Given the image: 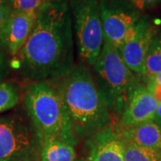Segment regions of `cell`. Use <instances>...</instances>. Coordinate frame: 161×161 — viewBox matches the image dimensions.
Returning <instances> with one entry per match:
<instances>
[{
	"label": "cell",
	"instance_id": "cell-1",
	"mask_svg": "<svg viewBox=\"0 0 161 161\" xmlns=\"http://www.w3.org/2000/svg\"><path fill=\"white\" fill-rule=\"evenodd\" d=\"M20 58L24 74L32 81L58 80L73 70L75 47L66 1H49L39 9Z\"/></svg>",
	"mask_w": 161,
	"mask_h": 161
},
{
	"label": "cell",
	"instance_id": "cell-2",
	"mask_svg": "<svg viewBox=\"0 0 161 161\" xmlns=\"http://www.w3.org/2000/svg\"><path fill=\"white\" fill-rule=\"evenodd\" d=\"M52 82L63 99L78 142L111 125V114L85 66L75 65L67 75Z\"/></svg>",
	"mask_w": 161,
	"mask_h": 161
},
{
	"label": "cell",
	"instance_id": "cell-3",
	"mask_svg": "<svg viewBox=\"0 0 161 161\" xmlns=\"http://www.w3.org/2000/svg\"><path fill=\"white\" fill-rule=\"evenodd\" d=\"M23 101L42 144L58 140L75 146V137L65 106L52 81H32L23 90Z\"/></svg>",
	"mask_w": 161,
	"mask_h": 161
},
{
	"label": "cell",
	"instance_id": "cell-4",
	"mask_svg": "<svg viewBox=\"0 0 161 161\" xmlns=\"http://www.w3.org/2000/svg\"><path fill=\"white\" fill-rule=\"evenodd\" d=\"M92 67L104 104L109 112L121 116L130 92L138 83L135 75L125 64L118 49L107 40Z\"/></svg>",
	"mask_w": 161,
	"mask_h": 161
},
{
	"label": "cell",
	"instance_id": "cell-5",
	"mask_svg": "<svg viewBox=\"0 0 161 161\" xmlns=\"http://www.w3.org/2000/svg\"><path fill=\"white\" fill-rule=\"evenodd\" d=\"M71 6L78 54L82 61L93 66L105 40L98 0H71Z\"/></svg>",
	"mask_w": 161,
	"mask_h": 161
},
{
	"label": "cell",
	"instance_id": "cell-6",
	"mask_svg": "<svg viewBox=\"0 0 161 161\" xmlns=\"http://www.w3.org/2000/svg\"><path fill=\"white\" fill-rule=\"evenodd\" d=\"M40 147L32 124L19 116H0V161H34Z\"/></svg>",
	"mask_w": 161,
	"mask_h": 161
},
{
	"label": "cell",
	"instance_id": "cell-7",
	"mask_svg": "<svg viewBox=\"0 0 161 161\" xmlns=\"http://www.w3.org/2000/svg\"><path fill=\"white\" fill-rule=\"evenodd\" d=\"M104 39L117 49L131 35L140 11L125 0H98Z\"/></svg>",
	"mask_w": 161,
	"mask_h": 161
},
{
	"label": "cell",
	"instance_id": "cell-8",
	"mask_svg": "<svg viewBox=\"0 0 161 161\" xmlns=\"http://www.w3.org/2000/svg\"><path fill=\"white\" fill-rule=\"evenodd\" d=\"M157 33L155 23L150 17L144 15L139 19L131 35L118 48L127 67L140 77L143 76L146 56Z\"/></svg>",
	"mask_w": 161,
	"mask_h": 161
},
{
	"label": "cell",
	"instance_id": "cell-9",
	"mask_svg": "<svg viewBox=\"0 0 161 161\" xmlns=\"http://www.w3.org/2000/svg\"><path fill=\"white\" fill-rule=\"evenodd\" d=\"M158 102L148 88L137 83L132 88L120 116V126L131 127L154 121Z\"/></svg>",
	"mask_w": 161,
	"mask_h": 161
},
{
	"label": "cell",
	"instance_id": "cell-10",
	"mask_svg": "<svg viewBox=\"0 0 161 161\" xmlns=\"http://www.w3.org/2000/svg\"><path fill=\"white\" fill-rule=\"evenodd\" d=\"M89 161H125L123 142L111 125L86 140Z\"/></svg>",
	"mask_w": 161,
	"mask_h": 161
},
{
	"label": "cell",
	"instance_id": "cell-11",
	"mask_svg": "<svg viewBox=\"0 0 161 161\" xmlns=\"http://www.w3.org/2000/svg\"><path fill=\"white\" fill-rule=\"evenodd\" d=\"M115 129L122 142L161 154V128L154 121Z\"/></svg>",
	"mask_w": 161,
	"mask_h": 161
},
{
	"label": "cell",
	"instance_id": "cell-12",
	"mask_svg": "<svg viewBox=\"0 0 161 161\" xmlns=\"http://www.w3.org/2000/svg\"><path fill=\"white\" fill-rule=\"evenodd\" d=\"M38 16L36 13L12 12L6 31V45L9 53L14 56L21 51L34 27Z\"/></svg>",
	"mask_w": 161,
	"mask_h": 161
},
{
	"label": "cell",
	"instance_id": "cell-13",
	"mask_svg": "<svg viewBox=\"0 0 161 161\" xmlns=\"http://www.w3.org/2000/svg\"><path fill=\"white\" fill-rule=\"evenodd\" d=\"M41 161H75V146L58 140H49L41 144Z\"/></svg>",
	"mask_w": 161,
	"mask_h": 161
},
{
	"label": "cell",
	"instance_id": "cell-14",
	"mask_svg": "<svg viewBox=\"0 0 161 161\" xmlns=\"http://www.w3.org/2000/svg\"><path fill=\"white\" fill-rule=\"evenodd\" d=\"M161 73V34L156 35L150 43L144 64L142 78Z\"/></svg>",
	"mask_w": 161,
	"mask_h": 161
},
{
	"label": "cell",
	"instance_id": "cell-15",
	"mask_svg": "<svg viewBox=\"0 0 161 161\" xmlns=\"http://www.w3.org/2000/svg\"><path fill=\"white\" fill-rule=\"evenodd\" d=\"M125 161H159L161 154L123 142Z\"/></svg>",
	"mask_w": 161,
	"mask_h": 161
},
{
	"label": "cell",
	"instance_id": "cell-16",
	"mask_svg": "<svg viewBox=\"0 0 161 161\" xmlns=\"http://www.w3.org/2000/svg\"><path fill=\"white\" fill-rule=\"evenodd\" d=\"M20 99L19 89L13 82H0V114L13 108Z\"/></svg>",
	"mask_w": 161,
	"mask_h": 161
},
{
	"label": "cell",
	"instance_id": "cell-17",
	"mask_svg": "<svg viewBox=\"0 0 161 161\" xmlns=\"http://www.w3.org/2000/svg\"><path fill=\"white\" fill-rule=\"evenodd\" d=\"M49 0H7L8 7L12 12L36 13Z\"/></svg>",
	"mask_w": 161,
	"mask_h": 161
},
{
	"label": "cell",
	"instance_id": "cell-18",
	"mask_svg": "<svg viewBox=\"0 0 161 161\" xmlns=\"http://www.w3.org/2000/svg\"><path fill=\"white\" fill-rule=\"evenodd\" d=\"M11 13L7 6H0V51L6 48V31Z\"/></svg>",
	"mask_w": 161,
	"mask_h": 161
},
{
	"label": "cell",
	"instance_id": "cell-19",
	"mask_svg": "<svg viewBox=\"0 0 161 161\" xmlns=\"http://www.w3.org/2000/svg\"><path fill=\"white\" fill-rule=\"evenodd\" d=\"M127 1L140 12L152 9L161 2V0H127Z\"/></svg>",
	"mask_w": 161,
	"mask_h": 161
},
{
	"label": "cell",
	"instance_id": "cell-20",
	"mask_svg": "<svg viewBox=\"0 0 161 161\" xmlns=\"http://www.w3.org/2000/svg\"><path fill=\"white\" fill-rule=\"evenodd\" d=\"M146 87L148 88V90L153 95V97L156 98L158 104L161 103V85L154 83H146Z\"/></svg>",
	"mask_w": 161,
	"mask_h": 161
},
{
	"label": "cell",
	"instance_id": "cell-21",
	"mask_svg": "<svg viewBox=\"0 0 161 161\" xmlns=\"http://www.w3.org/2000/svg\"><path fill=\"white\" fill-rule=\"evenodd\" d=\"M6 72V63L3 52L0 51V80L4 77Z\"/></svg>",
	"mask_w": 161,
	"mask_h": 161
},
{
	"label": "cell",
	"instance_id": "cell-22",
	"mask_svg": "<svg viewBox=\"0 0 161 161\" xmlns=\"http://www.w3.org/2000/svg\"><path fill=\"white\" fill-rule=\"evenodd\" d=\"M144 80L146 81V83H154V84L161 85V73L149 76V77L145 78Z\"/></svg>",
	"mask_w": 161,
	"mask_h": 161
},
{
	"label": "cell",
	"instance_id": "cell-23",
	"mask_svg": "<svg viewBox=\"0 0 161 161\" xmlns=\"http://www.w3.org/2000/svg\"><path fill=\"white\" fill-rule=\"evenodd\" d=\"M154 122L161 128V103L158 104V106L155 116H154Z\"/></svg>",
	"mask_w": 161,
	"mask_h": 161
},
{
	"label": "cell",
	"instance_id": "cell-24",
	"mask_svg": "<svg viewBox=\"0 0 161 161\" xmlns=\"http://www.w3.org/2000/svg\"><path fill=\"white\" fill-rule=\"evenodd\" d=\"M0 6H7V0H0Z\"/></svg>",
	"mask_w": 161,
	"mask_h": 161
},
{
	"label": "cell",
	"instance_id": "cell-25",
	"mask_svg": "<svg viewBox=\"0 0 161 161\" xmlns=\"http://www.w3.org/2000/svg\"><path fill=\"white\" fill-rule=\"evenodd\" d=\"M75 161H89L88 159H83V158H78V159H75Z\"/></svg>",
	"mask_w": 161,
	"mask_h": 161
},
{
	"label": "cell",
	"instance_id": "cell-26",
	"mask_svg": "<svg viewBox=\"0 0 161 161\" xmlns=\"http://www.w3.org/2000/svg\"><path fill=\"white\" fill-rule=\"evenodd\" d=\"M49 1H65V0H49Z\"/></svg>",
	"mask_w": 161,
	"mask_h": 161
},
{
	"label": "cell",
	"instance_id": "cell-27",
	"mask_svg": "<svg viewBox=\"0 0 161 161\" xmlns=\"http://www.w3.org/2000/svg\"><path fill=\"white\" fill-rule=\"evenodd\" d=\"M159 161H161V158H160V160H159Z\"/></svg>",
	"mask_w": 161,
	"mask_h": 161
}]
</instances>
